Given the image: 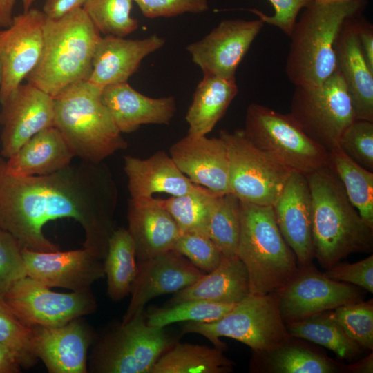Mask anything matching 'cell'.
Returning a JSON list of instances; mask_svg holds the SVG:
<instances>
[{
    "label": "cell",
    "instance_id": "cell-1",
    "mask_svg": "<svg viewBox=\"0 0 373 373\" xmlns=\"http://www.w3.org/2000/svg\"><path fill=\"white\" fill-rule=\"evenodd\" d=\"M117 190L108 169L80 160L53 173L19 176L10 173L0 157V228L22 249L55 251L59 247L43 233L44 226L73 218L84 231L83 247L104 260L114 230Z\"/></svg>",
    "mask_w": 373,
    "mask_h": 373
},
{
    "label": "cell",
    "instance_id": "cell-2",
    "mask_svg": "<svg viewBox=\"0 0 373 373\" xmlns=\"http://www.w3.org/2000/svg\"><path fill=\"white\" fill-rule=\"evenodd\" d=\"M312 198L314 256L328 269L352 253L371 252L373 228L349 200L327 166L306 175Z\"/></svg>",
    "mask_w": 373,
    "mask_h": 373
},
{
    "label": "cell",
    "instance_id": "cell-3",
    "mask_svg": "<svg viewBox=\"0 0 373 373\" xmlns=\"http://www.w3.org/2000/svg\"><path fill=\"white\" fill-rule=\"evenodd\" d=\"M365 0L331 3L312 1L292 29L285 72L295 86L323 84L336 72L335 44L345 22L360 15Z\"/></svg>",
    "mask_w": 373,
    "mask_h": 373
},
{
    "label": "cell",
    "instance_id": "cell-4",
    "mask_svg": "<svg viewBox=\"0 0 373 373\" xmlns=\"http://www.w3.org/2000/svg\"><path fill=\"white\" fill-rule=\"evenodd\" d=\"M39 61L27 82L52 97L74 84L88 80L101 34L82 8L57 19L46 16Z\"/></svg>",
    "mask_w": 373,
    "mask_h": 373
},
{
    "label": "cell",
    "instance_id": "cell-5",
    "mask_svg": "<svg viewBox=\"0 0 373 373\" xmlns=\"http://www.w3.org/2000/svg\"><path fill=\"white\" fill-rule=\"evenodd\" d=\"M102 89L86 80L68 86L53 97L54 126L75 157L92 163H101L127 147L101 100Z\"/></svg>",
    "mask_w": 373,
    "mask_h": 373
},
{
    "label": "cell",
    "instance_id": "cell-6",
    "mask_svg": "<svg viewBox=\"0 0 373 373\" xmlns=\"http://www.w3.org/2000/svg\"><path fill=\"white\" fill-rule=\"evenodd\" d=\"M237 256L247 270L251 294L276 292L298 269L296 256L283 238L270 205L240 202Z\"/></svg>",
    "mask_w": 373,
    "mask_h": 373
},
{
    "label": "cell",
    "instance_id": "cell-7",
    "mask_svg": "<svg viewBox=\"0 0 373 373\" xmlns=\"http://www.w3.org/2000/svg\"><path fill=\"white\" fill-rule=\"evenodd\" d=\"M182 329L184 334L204 336L223 351L227 346L219 339L222 336L237 340L256 353L272 350L291 338L281 316L276 292L249 294L222 318L210 323L188 321Z\"/></svg>",
    "mask_w": 373,
    "mask_h": 373
},
{
    "label": "cell",
    "instance_id": "cell-8",
    "mask_svg": "<svg viewBox=\"0 0 373 373\" xmlns=\"http://www.w3.org/2000/svg\"><path fill=\"white\" fill-rule=\"evenodd\" d=\"M243 129L254 146L291 171L306 175L327 166L329 151L307 135L289 113L251 103Z\"/></svg>",
    "mask_w": 373,
    "mask_h": 373
},
{
    "label": "cell",
    "instance_id": "cell-9",
    "mask_svg": "<svg viewBox=\"0 0 373 373\" xmlns=\"http://www.w3.org/2000/svg\"><path fill=\"white\" fill-rule=\"evenodd\" d=\"M175 343L164 328L149 325L144 311L111 328L95 343L88 370L94 373H150Z\"/></svg>",
    "mask_w": 373,
    "mask_h": 373
},
{
    "label": "cell",
    "instance_id": "cell-10",
    "mask_svg": "<svg viewBox=\"0 0 373 373\" xmlns=\"http://www.w3.org/2000/svg\"><path fill=\"white\" fill-rule=\"evenodd\" d=\"M289 115L303 131L328 151L356 119L345 82L336 72L321 85L296 86Z\"/></svg>",
    "mask_w": 373,
    "mask_h": 373
},
{
    "label": "cell",
    "instance_id": "cell-11",
    "mask_svg": "<svg viewBox=\"0 0 373 373\" xmlns=\"http://www.w3.org/2000/svg\"><path fill=\"white\" fill-rule=\"evenodd\" d=\"M229 158L230 193L240 202L273 206L292 172L254 146L244 129L221 130Z\"/></svg>",
    "mask_w": 373,
    "mask_h": 373
},
{
    "label": "cell",
    "instance_id": "cell-12",
    "mask_svg": "<svg viewBox=\"0 0 373 373\" xmlns=\"http://www.w3.org/2000/svg\"><path fill=\"white\" fill-rule=\"evenodd\" d=\"M0 302L29 327L59 326L92 314L97 308L91 290L72 293L53 291L28 276L13 283L0 296Z\"/></svg>",
    "mask_w": 373,
    "mask_h": 373
},
{
    "label": "cell",
    "instance_id": "cell-13",
    "mask_svg": "<svg viewBox=\"0 0 373 373\" xmlns=\"http://www.w3.org/2000/svg\"><path fill=\"white\" fill-rule=\"evenodd\" d=\"M285 323L363 300L361 288L333 280L312 263L298 267L293 278L276 291Z\"/></svg>",
    "mask_w": 373,
    "mask_h": 373
},
{
    "label": "cell",
    "instance_id": "cell-14",
    "mask_svg": "<svg viewBox=\"0 0 373 373\" xmlns=\"http://www.w3.org/2000/svg\"><path fill=\"white\" fill-rule=\"evenodd\" d=\"M46 15L36 8L15 15L10 26L0 30V103L18 88L35 67L43 49Z\"/></svg>",
    "mask_w": 373,
    "mask_h": 373
},
{
    "label": "cell",
    "instance_id": "cell-15",
    "mask_svg": "<svg viewBox=\"0 0 373 373\" xmlns=\"http://www.w3.org/2000/svg\"><path fill=\"white\" fill-rule=\"evenodd\" d=\"M263 26L260 19H225L202 39L189 44L186 50L203 74L236 79L239 64Z\"/></svg>",
    "mask_w": 373,
    "mask_h": 373
},
{
    "label": "cell",
    "instance_id": "cell-16",
    "mask_svg": "<svg viewBox=\"0 0 373 373\" xmlns=\"http://www.w3.org/2000/svg\"><path fill=\"white\" fill-rule=\"evenodd\" d=\"M26 275L44 285L80 292L105 277L103 260L90 250L37 251L22 249Z\"/></svg>",
    "mask_w": 373,
    "mask_h": 373
},
{
    "label": "cell",
    "instance_id": "cell-17",
    "mask_svg": "<svg viewBox=\"0 0 373 373\" xmlns=\"http://www.w3.org/2000/svg\"><path fill=\"white\" fill-rule=\"evenodd\" d=\"M1 104V154L9 158L32 136L54 126L53 97L27 82Z\"/></svg>",
    "mask_w": 373,
    "mask_h": 373
},
{
    "label": "cell",
    "instance_id": "cell-18",
    "mask_svg": "<svg viewBox=\"0 0 373 373\" xmlns=\"http://www.w3.org/2000/svg\"><path fill=\"white\" fill-rule=\"evenodd\" d=\"M137 262V271L131 291V298L122 323L142 312L145 305L153 298L175 294L206 274L173 249Z\"/></svg>",
    "mask_w": 373,
    "mask_h": 373
},
{
    "label": "cell",
    "instance_id": "cell-19",
    "mask_svg": "<svg viewBox=\"0 0 373 373\" xmlns=\"http://www.w3.org/2000/svg\"><path fill=\"white\" fill-rule=\"evenodd\" d=\"M31 329L35 355L48 372H88V353L95 337L82 317L59 326Z\"/></svg>",
    "mask_w": 373,
    "mask_h": 373
},
{
    "label": "cell",
    "instance_id": "cell-20",
    "mask_svg": "<svg viewBox=\"0 0 373 373\" xmlns=\"http://www.w3.org/2000/svg\"><path fill=\"white\" fill-rule=\"evenodd\" d=\"M277 225L294 253L298 267L312 263V198L305 175L292 171L273 205Z\"/></svg>",
    "mask_w": 373,
    "mask_h": 373
},
{
    "label": "cell",
    "instance_id": "cell-21",
    "mask_svg": "<svg viewBox=\"0 0 373 373\" xmlns=\"http://www.w3.org/2000/svg\"><path fill=\"white\" fill-rule=\"evenodd\" d=\"M169 153L193 183L218 194L230 193L227 149L220 137L187 134L170 147Z\"/></svg>",
    "mask_w": 373,
    "mask_h": 373
},
{
    "label": "cell",
    "instance_id": "cell-22",
    "mask_svg": "<svg viewBox=\"0 0 373 373\" xmlns=\"http://www.w3.org/2000/svg\"><path fill=\"white\" fill-rule=\"evenodd\" d=\"M164 44V39L156 34L141 39L101 36L95 46L88 81L102 88L127 82L141 61Z\"/></svg>",
    "mask_w": 373,
    "mask_h": 373
},
{
    "label": "cell",
    "instance_id": "cell-23",
    "mask_svg": "<svg viewBox=\"0 0 373 373\" xmlns=\"http://www.w3.org/2000/svg\"><path fill=\"white\" fill-rule=\"evenodd\" d=\"M101 100L121 133L133 132L144 124L168 125L176 111L174 97H150L128 82L103 87Z\"/></svg>",
    "mask_w": 373,
    "mask_h": 373
},
{
    "label": "cell",
    "instance_id": "cell-24",
    "mask_svg": "<svg viewBox=\"0 0 373 373\" xmlns=\"http://www.w3.org/2000/svg\"><path fill=\"white\" fill-rule=\"evenodd\" d=\"M357 16L345 22L336 41V70L345 82L356 119L373 122V70L361 48Z\"/></svg>",
    "mask_w": 373,
    "mask_h": 373
},
{
    "label": "cell",
    "instance_id": "cell-25",
    "mask_svg": "<svg viewBox=\"0 0 373 373\" xmlns=\"http://www.w3.org/2000/svg\"><path fill=\"white\" fill-rule=\"evenodd\" d=\"M124 160L131 198L148 199L156 193L177 196L202 186L184 175L164 151H157L146 159L126 155Z\"/></svg>",
    "mask_w": 373,
    "mask_h": 373
},
{
    "label": "cell",
    "instance_id": "cell-26",
    "mask_svg": "<svg viewBox=\"0 0 373 373\" xmlns=\"http://www.w3.org/2000/svg\"><path fill=\"white\" fill-rule=\"evenodd\" d=\"M127 219V229L134 242L137 261L172 250L180 234L172 216L153 197L131 198Z\"/></svg>",
    "mask_w": 373,
    "mask_h": 373
},
{
    "label": "cell",
    "instance_id": "cell-27",
    "mask_svg": "<svg viewBox=\"0 0 373 373\" xmlns=\"http://www.w3.org/2000/svg\"><path fill=\"white\" fill-rule=\"evenodd\" d=\"M75 157L71 147L55 126L43 129L6 160L7 171L15 175H44L68 166Z\"/></svg>",
    "mask_w": 373,
    "mask_h": 373
},
{
    "label": "cell",
    "instance_id": "cell-28",
    "mask_svg": "<svg viewBox=\"0 0 373 373\" xmlns=\"http://www.w3.org/2000/svg\"><path fill=\"white\" fill-rule=\"evenodd\" d=\"M250 294L247 270L238 257L223 256L219 265L196 282L175 293L167 302L171 305L191 300L236 304Z\"/></svg>",
    "mask_w": 373,
    "mask_h": 373
},
{
    "label": "cell",
    "instance_id": "cell-29",
    "mask_svg": "<svg viewBox=\"0 0 373 373\" xmlns=\"http://www.w3.org/2000/svg\"><path fill=\"white\" fill-rule=\"evenodd\" d=\"M238 92L236 79L204 74L186 114L188 134L206 135L225 114Z\"/></svg>",
    "mask_w": 373,
    "mask_h": 373
},
{
    "label": "cell",
    "instance_id": "cell-30",
    "mask_svg": "<svg viewBox=\"0 0 373 373\" xmlns=\"http://www.w3.org/2000/svg\"><path fill=\"white\" fill-rule=\"evenodd\" d=\"M233 365L223 350L216 347L175 343L158 358L150 373H227Z\"/></svg>",
    "mask_w": 373,
    "mask_h": 373
},
{
    "label": "cell",
    "instance_id": "cell-31",
    "mask_svg": "<svg viewBox=\"0 0 373 373\" xmlns=\"http://www.w3.org/2000/svg\"><path fill=\"white\" fill-rule=\"evenodd\" d=\"M104 267L109 298L119 301L131 294L137 262L134 242L128 229L118 228L111 234Z\"/></svg>",
    "mask_w": 373,
    "mask_h": 373
},
{
    "label": "cell",
    "instance_id": "cell-32",
    "mask_svg": "<svg viewBox=\"0 0 373 373\" xmlns=\"http://www.w3.org/2000/svg\"><path fill=\"white\" fill-rule=\"evenodd\" d=\"M327 166L339 178L363 221L373 228V171L355 162L338 145L329 151Z\"/></svg>",
    "mask_w": 373,
    "mask_h": 373
},
{
    "label": "cell",
    "instance_id": "cell-33",
    "mask_svg": "<svg viewBox=\"0 0 373 373\" xmlns=\"http://www.w3.org/2000/svg\"><path fill=\"white\" fill-rule=\"evenodd\" d=\"M285 325L291 337L324 346L341 358L351 361L361 353L362 347L346 334L331 316L330 311Z\"/></svg>",
    "mask_w": 373,
    "mask_h": 373
},
{
    "label": "cell",
    "instance_id": "cell-34",
    "mask_svg": "<svg viewBox=\"0 0 373 373\" xmlns=\"http://www.w3.org/2000/svg\"><path fill=\"white\" fill-rule=\"evenodd\" d=\"M290 339L272 350L256 353L260 356L261 359H263L262 366L265 372L275 373L338 372L336 363L310 349L290 343Z\"/></svg>",
    "mask_w": 373,
    "mask_h": 373
},
{
    "label": "cell",
    "instance_id": "cell-35",
    "mask_svg": "<svg viewBox=\"0 0 373 373\" xmlns=\"http://www.w3.org/2000/svg\"><path fill=\"white\" fill-rule=\"evenodd\" d=\"M220 195L202 186L186 194L167 199L155 198V201L169 213L180 233L195 231L207 235L211 210Z\"/></svg>",
    "mask_w": 373,
    "mask_h": 373
},
{
    "label": "cell",
    "instance_id": "cell-36",
    "mask_svg": "<svg viewBox=\"0 0 373 373\" xmlns=\"http://www.w3.org/2000/svg\"><path fill=\"white\" fill-rule=\"evenodd\" d=\"M240 232V201L233 193L220 195L213 204L207 235L224 257L237 256Z\"/></svg>",
    "mask_w": 373,
    "mask_h": 373
},
{
    "label": "cell",
    "instance_id": "cell-37",
    "mask_svg": "<svg viewBox=\"0 0 373 373\" xmlns=\"http://www.w3.org/2000/svg\"><path fill=\"white\" fill-rule=\"evenodd\" d=\"M235 305L191 300L152 308L145 316L149 325L160 328L178 322L210 323L222 318Z\"/></svg>",
    "mask_w": 373,
    "mask_h": 373
},
{
    "label": "cell",
    "instance_id": "cell-38",
    "mask_svg": "<svg viewBox=\"0 0 373 373\" xmlns=\"http://www.w3.org/2000/svg\"><path fill=\"white\" fill-rule=\"evenodd\" d=\"M133 0H86L82 7L104 35L125 37L135 31L138 21L131 15Z\"/></svg>",
    "mask_w": 373,
    "mask_h": 373
},
{
    "label": "cell",
    "instance_id": "cell-39",
    "mask_svg": "<svg viewBox=\"0 0 373 373\" xmlns=\"http://www.w3.org/2000/svg\"><path fill=\"white\" fill-rule=\"evenodd\" d=\"M330 315L350 338L362 348L372 350V299L341 305L331 310Z\"/></svg>",
    "mask_w": 373,
    "mask_h": 373
},
{
    "label": "cell",
    "instance_id": "cell-40",
    "mask_svg": "<svg viewBox=\"0 0 373 373\" xmlns=\"http://www.w3.org/2000/svg\"><path fill=\"white\" fill-rule=\"evenodd\" d=\"M0 343L6 345L17 356L21 368L29 369L38 358L32 345V333L0 302Z\"/></svg>",
    "mask_w": 373,
    "mask_h": 373
},
{
    "label": "cell",
    "instance_id": "cell-41",
    "mask_svg": "<svg viewBox=\"0 0 373 373\" xmlns=\"http://www.w3.org/2000/svg\"><path fill=\"white\" fill-rule=\"evenodd\" d=\"M173 249L204 273H209L216 268L223 258L221 251L211 238L200 232L180 233Z\"/></svg>",
    "mask_w": 373,
    "mask_h": 373
},
{
    "label": "cell",
    "instance_id": "cell-42",
    "mask_svg": "<svg viewBox=\"0 0 373 373\" xmlns=\"http://www.w3.org/2000/svg\"><path fill=\"white\" fill-rule=\"evenodd\" d=\"M338 145L358 164L373 171V122L355 119L343 132Z\"/></svg>",
    "mask_w": 373,
    "mask_h": 373
},
{
    "label": "cell",
    "instance_id": "cell-43",
    "mask_svg": "<svg viewBox=\"0 0 373 373\" xmlns=\"http://www.w3.org/2000/svg\"><path fill=\"white\" fill-rule=\"evenodd\" d=\"M26 276L21 247L12 234L0 228V296Z\"/></svg>",
    "mask_w": 373,
    "mask_h": 373
},
{
    "label": "cell",
    "instance_id": "cell-44",
    "mask_svg": "<svg viewBox=\"0 0 373 373\" xmlns=\"http://www.w3.org/2000/svg\"><path fill=\"white\" fill-rule=\"evenodd\" d=\"M147 18L171 17L184 13L199 14L209 9L208 0H133Z\"/></svg>",
    "mask_w": 373,
    "mask_h": 373
},
{
    "label": "cell",
    "instance_id": "cell-45",
    "mask_svg": "<svg viewBox=\"0 0 373 373\" xmlns=\"http://www.w3.org/2000/svg\"><path fill=\"white\" fill-rule=\"evenodd\" d=\"M338 281L356 285L373 293V255L352 264H336L323 272Z\"/></svg>",
    "mask_w": 373,
    "mask_h": 373
},
{
    "label": "cell",
    "instance_id": "cell-46",
    "mask_svg": "<svg viewBox=\"0 0 373 373\" xmlns=\"http://www.w3.org/2000/svg\"><path fill=\"white\" fill-rule=\"evenodd\" d=\"M274 9L273 15L269 16L256 9L249 10L258 16L264 23L276 26L290 37L292 29L301 9L312 0H269Z\"/></svg>",
    "mask_w": 373,
    "mask_h": 373
},
{
    "label": "cell",
    "instance_id": "cell-47",
    "mask_svg": "<svg viewBox=\"0 0 373 373\" xmlns=\"http://www.w3.org/2000/svg\"><path fill=\"white\" fill-rule=\"evenodd\" d=\"M356 27L364 57L370 68L373 70V26L358 15L356 18Z\"/></svg>",
    "mask_w": 373,
    "mask_h": 373
},
{
    "label": "cell",
    "instance_id": "cell-48",
    "mask_svg": "<svg viewBox=\"0 0 373 373\" xmlns=\"http://www.w3.org/2000/svg\"><path fill=\"white\" fill-rule=\"evenodd\" d=\"M86 0H46L43 12L50 19H57L66 13L82 8Z\"/></svg>",
    "mask_w": 373,
    "mask_h": 373
},
{
    "label": "cell",
    "instance_id": "cell-49",
    "mask_svg": "<svg viewBox=\"0 0 373 373\" xmlns=\"http://www.w3.org/2000/svg\"><path fill=\"white\" fill-rule=\"evenodd\" d=\"M21 365L13 351L0 343V373H17Z\"/></svg>",
    "mask_w": 373,
    "mask_h": 373
},
{
    "label": "cell",
    "instance_id": "cell-50",
    "mask_svg": "<svg viewBox=\"0 0 373 373\" xmlns=\"http://www.w3.org/2000/svg\"><path fill=\"white\" fill-rule=\"evenodd\" d=\"M16 0H0V28L10 26L13 19V9Z\"/></svg>",
    "mask_w": 373,
    "mask_h": 373
},
{
    "label": "cell",
    "instance_id": "cell-51",
    "mask_svg": "<svg viewBox=\"0 0 373 373\" xmlns=\"http://www.w3.org/2000/svg\"><path fill=\"white\" fill-rule=\"evenodd\" d=\"M347 370L355 373H372L373 354L371 353L364 358L347 367Z\"/></svg>",
    "mask_w": 373,
    "mask_h": 373
},
{
    "label": "cell",
    "instance_id": "cell-52",
    "mask_svg": "<svg viewBox=\"0 0 373 373\" xmlns=\"http://www.w3.org/2000/svg\"><path fill=\"white\" fill-rule=\"evenodd\" d=\"M21 1L23 7V11H27L31 8V6L34 0H21Z\"/></svg>",
    "mask_w": 373,
    "mask_h": 373
},
{
    "label": "cell",
    "instance_id": "cell-53",
    "mask_svg": "<svg viewBox=\"0 0 373 373\" xmlns=\"http://www.w3.org/2000/svg\"><path fill=\"white\" fill-rule=\"evenodd\" d=\"M312 1L318 2V3H331L347 1H351V0H312Z\"/></svg>",
    "mask_w": 373,
    "mask_h": 373
},
{
    "label": "cell",
    "instance_id": "cell-54",
    "mask_svg": "<svg viewBox=\"0 0 373 373\" xmlns=\"http://www.w3.org/2000/svg\"><path fill=\"white\" fill-rule=\"evenodd\" d=\"M1 66H0V84H1Z\"/></svg>",
    "mask_w": 373,
    "mask_h": 373
}]
</instances>
